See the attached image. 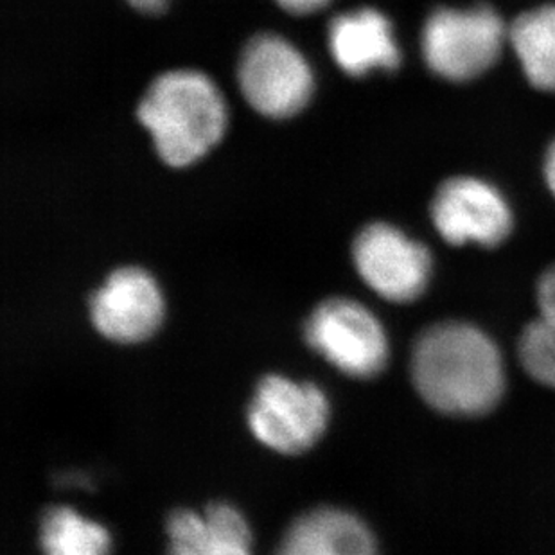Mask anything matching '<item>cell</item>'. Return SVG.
<instances>
[{
  "instance_id": "6da1fadb",
  "label": "cell",
  "mask_w": 555,
  "mask_h": 555,
  "mask_svg": "<svg viewBox=\"0 0 555 555\" xmlns=\"http://www.w3.org/2000/svg\"><path fill=\"white\" fill-rule=\"evenodd\" d=\"M410 372L421 398L444 415L489 414L505 392V363L496 344L477 325L459 320L421 333Z\"/></svg>"
},
{
  "instance_id": "7a4b0ae2",
  "label": "cell",
  "mask_w": 555,
  "mask_h": 555,
  "mask_svg": "<svg viewBox=\"0 0 555 555\" xmlns=\"http://www.w3.org/2000/svg\"><path fill=\"white\" fill-rule=\"evenodd\" d=\"M158 157L185 168L205 157L227 128V105L212 79L198 70H169L153 79L137 106Z\"/></svg>"
},
{
  "instance_id": "3957f363",
  "label": "cell",
  "mask_w": 555,
  "mask_h": 555,
  "mask_svg": "<svg viewBox=\"0 0 555 555\" xmlns=\"http://www.w3.org/2000/svg\"><path fill=\"white\" fill-rule=\"evenodd\" d=\"M508 29L489 5L467 10L439 8L423 29V56L431 73L466 83L488 73L502 54Z\"/></svg>"
},
{
  "instance_id": "277c9868",
  "label": "cell",
  "mask_w": 555,
  "mask_h": 555,
  "mask_svg": "<svg viewBox=\"0 0 555 555\" xmlns=\"http://www.w3.org/2000/svg\"><path fill=\"white\" fill-rule=\"evenodd\" d=\"M247 420L261 444L283 455H297L324 434L330 401L313 383L270 374L257 385Z\"/></svg>"
},
{
  "instance_id": "5b68a950",
  "label": "cell",
  "mask_w": 555,
  "mask_h": 555,
  "mask_svg": "<svg viewBox=\"0 0 555 555\" xmlns=\"http://www.w3.org/2000/svg\"><path fill=\"white\" fill-rule=\"evenodd\" d=\"M237 85L257 114L288 119L311 100L313 73L294 43L278 35H259L243 49Z\"/></svg>"
},
{
  "instance_id": "8992f818",
  "label": "cell",
  "mask_w": 555,
  "mask_h": 555,
  "mask_svg": "<svg viewBox=\"0 0 555 555\" xmlns=\"http://www.w3.org/2000/svg\"><path fill=\"white\" fill-rule=\"evenodd\" d=\"M305 336L317 354L347 376L369 379L387 367V333L357 300H324L306 320Z\"/></svg>"
},
{
  "instance_id": "52a82bcc",
  "label": "cell",
  "mask_w": 555,
  "mask_h": 555,
  "mask_svg": "<svg viewBox=\"0 0 555 555\" xmlns=\"http://www.w3.org/2000/svg\"><path fill=\"white\" fill-rule=\"evenodd\" d=\"M352 259L369 288L398 305L420 299L434 270L430 250L388 223L365 227L354 240Z\"/></svg>"
},
{
  "instance_id": "ba28073f",
  "label": "cell",
  "mask_w": 555,
  "mask_h": 555,
  "mask_svg": "<svg viewBox=\"0 0 555 555\" xmlns=\"http://www.w3.org/2000/svg\"><path fill=\"white\" fill-rule=\"evenodd\" d=\"M431 220L440 237L455 247H498L514 227L505 196L475 177L446 180L431 202Z\"/></svg>"
},
{
  "instance_id": "9c48e42d",
  "label": "cell",
  "mask_w": 555,
  "mask_h": 555,
  "mask_svg": "<svg viewBox=\"0 0 555 555\" xmlns=\"http://www.w3.org/2000/svg\"><path fill=\"white\" fill-rule=\"evenodd\" d=\"M90 319L108 340L139 344L163 324L164 297L146 270L119 268L90 297Z\"/></svg>"
},
{
  "instance_id": "30bf717a",
  "label": "cell",
  "mask_w": 555,
  "mask_h": 555,
  "mask_svg": "<svg viewBox=\"0 0 555 555\" xmlns=\"http://www.w3.org/2000/svg\"><path fill=\"white\" fill-rule=\"evenodd\" d=\"M166 534V555H254L247 519L229 503H212L204 513L175 511L169 514Z\"/></svg>"
},
{
  "instance_id": "8fae6325",
  "label": "cell",
  "mask_w": 555,
  "mask_h": 555,
  "mask_svg": "<svg viewBox=\"0 0 555 555\" xmlns=\"http://www.w3.org/2000/svg\"><path fill=\"white\" fill-rule=\"evenodd\" d=\"M330 49L349 76L396 70L401 63L392 24L382 11L363 8L336 16L330 24Z\"/></svg>"
},
{
  "instance_id": "7c38bea8",
  "label": "cell",
  "mask_w": 555,
  "mask_h": 555,
  "mask_svg": "<svg viewBox=\"0 0 555 555\" xmlns=\"http://www.w3.org/2000/svg\"><path fill=\"white\" fill-rule=\"evenodd\" d=\"M275 555H377V546L362 519L324 507L295 519Z\"/></svg>"
},
{
  "instance_id": "4fadbf2b",
  "label": "cell",
  "mask_w": 555,
  "mask_h": 555,
  "mask_svg": "<svg viewBox=\"0 0 555 555\" xmlns=\"http://www.w3.org/2000/svg\"><path fill=\"white\" fill-rule=\"evenodd\" d=\"M508 43L534 89L555 92V5L525 11L508 27Z\"/></svg>"
},
{
  "instance_id": "5bb4252c",
  "label": "cell",
  "mask_w": 555,
  "mask_h": 555,
  "mask_svg": "<svg viewBox=\"0 0 555 555\" xmlns=\"http://www.w3.org/2000/svg\"><path fill=\"white\" fill-rule=\"evenodd\" d=\"M40 545L46 555H111L108 530L70 507L43 514Z\"/></svg>"
},
{
  "instance_id": "9a60e30c",
  "label": "cell",
  "mask_w": 555,
  "mask_h": 555,
  "mask_svg": "<svg viewBox=\"0 0 555 555\" xmlns=\"http://www.w3.org/2000/svg\"><path fill=\"white\" fill-rule=\"evenodd\" d=\"M519 360L532 379L555 390V324L532 320L519 336Z\"/></svg>"
},
{
  "instance_id": "2e32d148",
  "label": "cell",
  "mask_w": 555,
  "mask_h": 555,
  "mask_svg": "<svg viewBox=\"0 0 555 555\" xmlns=\"http://www.w3.org/2000/svg\"><path fill=\"white\" fill-rule=\"evenodd\" d=\"M535 297L541 319L551 320L555 324V264L541 275Z\"/></svg>"
},
{
  "instance_id": "e0dca14e",
  "label": "cell",
  "mask_w": 555,
  "mask_h": 555,
  "mask_svg": "<svg viewBox=\"0 0 555 555\" xmlns=\"http://www.w3.org/2000/svg\"><path fill=\"white\" fill-rule=\"evenodd\" d=\"M275 2L292 15H311L330 4V0H275Z\"/></svg>"
},
{
  "instance_id": "ac0fdd59",
  "label": "cell",
  "mask_w": 555,
  "mask_h": 555,
  "mask_svg": "<svg viewBox=\"0 0 555 555\" xmlns=\"http://www.w3.org/2000/svg\"><path fill=\"white\" fill-rule=\"evenodd\" d=\"M128 2L142 13H160L166 10L169 0H128Z\"/></svg>"
},
{
  "instance_id": "d6986e66",
  "label": "cell",
  "mask_w": 555,
  "mask_h": 555,
  "mask_svg": "<svg viewBox=\"0 0 555 555\" xmlns=\"http://www.w3.org/2000/svg\"><path fill=\"white\" fill-rule=\"evenodd\" d=\"M545 179L546 185L551 189L552 194L555 196V141L552 142L545 157Z\"/></svg>"
}]
</instances>
